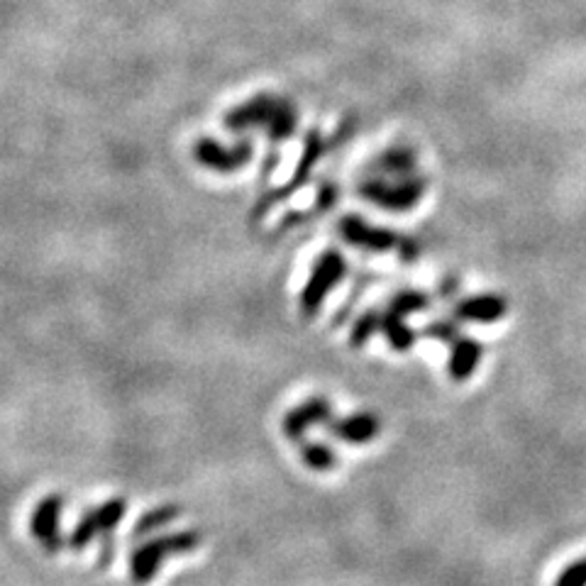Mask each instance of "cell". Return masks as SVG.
Here are the masks:
<instances>
[{
  "label": "cell",
  "mask_w": 586,
  "mask_h": 586,
  "mask_svg": "<svg viewBox=\"0 0 586 586\" xmlns=\"http://www.w3.org/2000/svg\"><path fill=\"white\" fill-rule=\"evenodd\" d=\"M201 543V535L196 530H184V533L174 535H162L157 540H149L147 545H142L140 550L132 552L130 557V579L137 586L152 582L154 574L159 572L164 557L169 555H184V552L196 550V545Z\"/></svg>",
  "instance_id": "obj_1"
},
{
  "label": "cell",
  "mask_w": 586,
  "mask_h": 586,
  "mask_svg": "<svg viewBox=\"0 0 586 586\" xmlns=\"http://www.w3.org/2000/svg\"><path fill=\"white\" fill-rule=\"evenodd\" d=\"M125 511H127L125 499H113V501L103 503V506L91 508V511H88L86 516L81 518L79 523H76L74 533H71V538H69L71 550H84V547L91 543L96 535L113 530L115 525H118L125 518Z\"/></svg>",
  "instance_id": "obj_2"
},
{
  "label": "cell",
  "mask_w": 586,
  "mask_h": 586,
  "mask_svg": "<svg viewBox=\"0 0 586 586\" xmlns=\"http://www.w3.org/2000/svg\"><path fill=\"white\" fill-rule=\"evenodd\" d=\"M62 506H64V499L62 496L52 494L47 496V499H42L37 503L35 513H32V521H30V528H32V535H35L37 540L44 545V550L49 552V555H54V552L62 550V533H59V521H62Z\"/></svg>",
  "instance_id": "obj_3"
},
{
  "label": "cell",
  "mask_w": 586,
  "mask_h": 586,
  "mask_svg": "<svg viewBox=\"0 0 586 586\" xmlns=\"http://www.w3.org/2000/svg\"><path fill=\"white\" fill-rule=\"evenodd\" d=\"M330 433H335L337 438L347 442H369L372 438H377L379 420L374 416H367V413H362V416L330 423Z\"/></svg>",
  "instance_id": "obj_4"
},
{
  "label": "cell",
  "mask_w": 586,
  "mask_h": 586,
  "mask_svg": "<svg viewBox=\"0 0 586 586\" xmlns=\"http://www.w3.org/2000/svg\"><path fill=\"white\" fill-rule=\"evenodd\" d=\"M325 418H328V406H325L323 401H311V403H306V406L296 408V411H291L289 416H286L284 430H286V435H289L291 440H301L303 430H306L308 425L323 423Z\"/></svg>",
  "instance_id": "obj_5"
},
{
  "label": "cell",
  "mask_w": 586,
  "mask_h": 586,
  "mask_svg": "<svg viewBox=\"0 0 586 586\" xmlns=\"http://www.w3.org/2000/svg\"><path fill=\"white\" fill-rule=\"evenodd\" d=\"M181 516V511L176 506H162V508H154V511L145 513V516L140 518L135 525V530H132V535L135 538H142V535L152 533V530L157 528H164V525H169L171 521H176V518Z\"/></svg>",
  "instance_id": "obj_6"
},
{
  "label": "cell",
  "mask_w": 586,
  "mask_h": 586,
  "mask_svg": "<svg viewBox=\"0 0 586 586\" xmlns=\"http://www.w3.org/2000/svg\"><path fill=\"white\" fill-rule=\"evenodd\" d=\"M301 455L303 462L315 469V472H330L337 464L335 452L328 445H323V442H308V445H303Z\"/></svg>",
  "instance_id": "obj_7"
},
{
  "label": "cell",
  "mask_w": 586,
  "mask_h": 586,
  "mask_svg": "<svg viewBox=\"0 0 586 586\" xmlns=\"http://www.w3.org/2000/svg\"><path fill=\"white\" fill-rule=\"evenodd\" d=\"M555 586H586V557L574 562V565H569L565 572L557 577Z\"/></svg>",
  "instance_id": "obj_8"
}]
</instances>
